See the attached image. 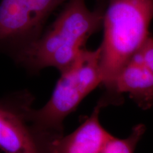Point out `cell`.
I'll list each match as a JSON object with an SVG mask.
<instances>
[{"label": "cell", "instance_id": "6da1fadb", "mask_svg": "<svg viewBox=\"0 0 153 153\" xmlns=\"http://www.w3.org/2000/svg\"><path fill=\"white\" fill-rule=\"evenodd\" d=\"M104 7L91 10L85 0H70L36 41L13 57L31 73L53 67L62 72L74 62L87 40L102 27Z\"/></svg>", "mask_w": 153, "mask_h": 153}, {"label": "cell", "instance_id": "7a4b0ae2", "mask_svg": "<svg viewBox=\"0 0 153 153\" xmlns=\"http://www.w3.org/2000/svg\"><path fill=\"white\" fill-rule=\"evenodd\" d=\"M153 20V0H108L104 8L100 66L105 94L111 96L116 76L136 54Z\"/></svg>", "mask_w": 153, "mask_h": 153}, {"label": "cell", "instance_id": "3957f363", "mask_svg": "<svg viewBox=\"0 0 153 153\" xmlns=\"http://www.w3.org/2000/svg\"><path fill=\"white\" fill-rule=\"evenodd\" d=\"M52 95L42 108H30L28 119L34 133L48 148L50 143L64 135L63 122L96 87L102 85L100 48H85L62 72Z\"/></svg>", "mask_w": 153, "mask_h": 153}, {"label": "cell", "instance_id": "277c9868", "mask_svg": "<svg viewBox=\"0 0 153 153\" xmlns=\"http://www.w3.org/2000/svg\"><path fill=\"white\" fill-rule=\"evenodd\" d=\"M70 0H1L0 53L14 57L43 33L48 19Z\"/></svg>", "mask_w": 153, "mask_h": 153}, {"label": "cell", "instance_id": "5b68a950", "mask_svg": "<svg viewBox=\"0 0 153 153\" xmlns=\"http://www.w3.org/2000/svg\"><path fill=\"white\" fill-rule=\"evenodd\" d=\"M33 100V96L26 91L0 99V150L2 152L47 153L28 119Z\"/></svg>", "mask_w": 153, "mask_h": 153}, {"label": "cell", "instance_id": "8992f818", "mask_svg": "<svg viewBox=\"0 0 153 153\" xmlns=\"http://www.w3.org/2000/svg\"><path fill=\"white\" fill-rule=\"evenodd\" d=\"M110 104H113L111 101L104 94L91 116L75 131L50 143L48 153H101L112 135L101 124L99 113L103 107Z\"/></svg>", "mask_w": 153, "mask_h": 153}, {"label": "cell", "instance_id": "52a82bcc", "mask_svg": "<svg viewBox=\"0 0 153 153\" xmlns=\"http://www.w3.org/2000/svg\"><path fill=\"white\" fill-rule=\"evenodd\" d=\"M126 93L143 110L153 108V74L135 57L126 63L115 79L111 96L120 103Z\"/></svg>", "mask_w": 153, "mask_h": 153}, {"label": "cell", "instance_id": "ba28073f", "mask_svg": "<svg viewBox=\"0 0 153 153\" xmlns=\"http://www.w3.org/2000/svg\"><path fill=\"white\" fill-rule=\"evenodd\" d=\"M145 131V126L138 124L134 126L131 133L126 138H118L112 135L101 153H134Z\"/></svg>", "mask_w": 153, "mask_h": 153}, {"label": "cell", "instance_id": "9c48e42d", "mask_svg": "<svg viewBox=\"0 0 153 153\" xmlns=\"http://www.w3.org/2000/svg\"><path fill=\"white\" fill-rule=\"evenodd\" d=\"M153 74V37L150 35L139 51L134 55Z\"/></svg>", "mask_w": 153, "mask_h": 153}]
</instances>
